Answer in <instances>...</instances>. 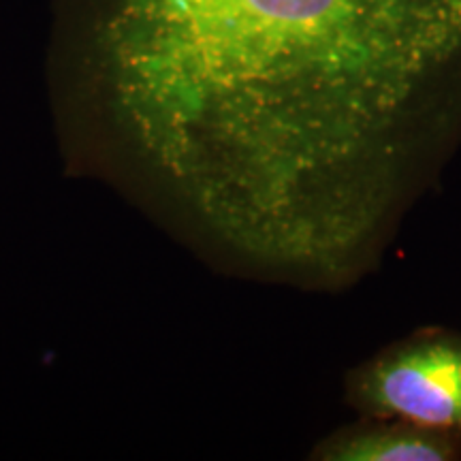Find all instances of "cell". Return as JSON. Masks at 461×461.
Masks as SVG:
<instances>
[{"instance_id": "cell-3", "label": "cell", "mask_w": 461, "mask_h": 461, "mask_svg": "<svg viewBox=\"0 0 461 461\" xmlns=\"http://www.w3.org/2000/svg\"><path fill=\"white\" fill-rule=\"evenodd\" d=\"M327 457L339 461H442L448 459V448L419 431L384 429L350 438Z\"/></svg>"}, {"instance_id": "cell-1", "label": "cell", "mask_w": 461, "mask_h": 461, "mask_svg": "<svg viewBox=\"0 0 461 461\" xmlns=\"http://www.w3.org/2000/svg\"><path fill=\"white\" fill-rule=\"evenodd\" d=\"M99 45L120 120L201 221L314 261L383 222L461 0H113Z\"/></svg>"}, {"instance_id": "cell-2", "label": "cell", "mask_w": 461, "mask_h": 461, "mask_svg": "<svg viewBox=\"0 0 461 461\" xmlns=\"http://www.w3.org/2000/svg\"><path fill=\"white\" fill-rule=\"evenodd\" d=\"M370 400L423 428L461 431V348L425 344L393 357L372 374Z\"/></svg>"}]
</instances>
